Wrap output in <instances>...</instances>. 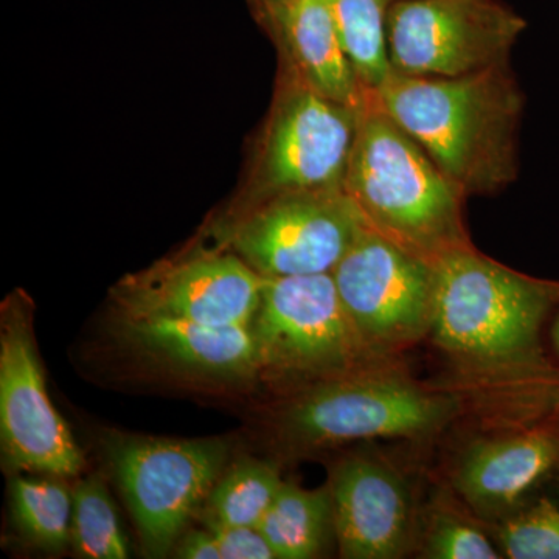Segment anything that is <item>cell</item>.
Segmentation results:
<instances>
[{
    "mask_svg": "<svg viewBox=\"0 0 559 559\" xmlns=\"http://www.w3.org/2000/svg\"><path fill=\"white\" fill-rule=\"evenodd\" d=\"M370 94L463 193L516 178L522 95L506 64L454 79L393 72Z\"/></svg>",
    "mask_w": 559,
    "mask_h": 559,
    "instance_id": "6da1fadb",
    "label": "cell"
},
{
    "mask_svg": "<svg viewBox=\"0 0 559 559\" xmlns=\"http://www.w3.org/2000/svg\"><path fill=\"white\" fill-rule=\"evenodd\" d=\"M436 263L429 336L452 359L477 371H540L539 331L558 283L518 274L473 248Z\"/></svg>",
    "mask_w": 559,
    "mask_h": 559,
    "instance_id": "7a4b0ae2",
    "label": "cell"
},
{
    "mask_svg": "<svg viewBox=\"0 0 559 559\" xmlns=\"http://www.w3.org/2000/svg\"><path fill=\"white\" fill-rule=\"evenodd\" d=\"M344 189L371 229L436 261L471 248L466 197L367 92L349 154Z\"/></svg>",
    "mask_w": 559,
    "mask_h": 559,
    "instance_id": "3957f363",
    "label": "cell"
},
{
    "mask_svg": "<svg viewBox=\"0 0 559 559\" xmlns=\"http://www.w3.org/2000/svg\"><path fill=\"white\" fill-rule=\"evenodd\" d=\"M457 400L406 377L360 369L326 378L290 401L280 433L290 447L325 448L347 441L423 439L450 425Z\"/></svg>",
    "mask_w": 559,
    "mask_h": 559,
    "instance_id": "277c9868",
    "label": "cell"
},
{
    "mask_svg": "<svg viewBox=\"0 0 559 559\" xmlns=\"http://www.w3.org/2000/svg\"><path fill=\"white\" fill-rule=\"evenodd\" d=\"M253 337L260 369L280 377H340L377 359L344 310L333 274L264 277Z\"/></svg>",
    "mask_w": 559,
    "mask_h": 559,
    "instance_id": "5b68a950",
    "label": "cell"
},
{
    "mask_svg": "<svg viewBox=\"0 0 559 559\" xmlns=\"http://www.w3.org/2000/svg\"><path fill=\"white\" fill-rule=\"evenodd\" d=\"M227 451L221 440L120 437L109 444L114 476L150 557L175 549L223 476Z\"/></svg>",
    "mask_w": 559,
    "mask_h": 559,
    "instance_id": "8992f818",
    "label": "cell"
},
{
    "mask_svg": "<svg viewBox=\"0 0 559 559\" xmlns=\"http://www.w3.org/2000/svg\"><path fill=\"white\" fill-rule=\"evenodd\" d=\"M333 274L360 342L380 358L429 336L436 263L367 229Z\"/></svg>",
    "mask_w": 559,
    "mask_h": 559,
    "instance_id": "52a82bcc",
    "label": "cell"
},
{
    "mask_svg": "<svg viewBox=\"0 0 559 559\" xmlns=\"http://www.w3.org/2000/svg\"><path fill=\"white\" fill-rule=\"evenodd\" d=\"M525 25L499 0H396L388 10L390 61L403 75H469L506 64Z\"/></svg>",
    "mask_w": 559,
    "mask_h": 559,
    "instance_id": "ba28073f",
    "label": "cell"
},
{
    "mask_svg": "<svg viewBox=\"0 0 559 559\" xmlns=\"http://www.w3.org/2000/svg\"><path fill=\"white\" fill-rule=\"evenodd\" d=\"M369 227L344 187L293 191L260 202L230 245L263 277L330 274Z\"/></svg>",
    "mask_w": 559,
    "mask_h": 559,
    "instance_id": "9c48e42d",
    "label": "cell"
},
{
    "mask_svg": "<svg viewBox=\"0 0 559 559\" xmlns=\"http://www.w3.org/2000/svg\"><path fill=\"white\" fill-rule=\"evenodd\" d=\"M0 437L10 466L51 477H75L84 459L47 393L21 301L3 307L0 329Z\"/></svg>",
    "mask_w": 559,
    "mask_h": 559,
    "instance_id": "30bf717a",
    "label": "cell"
},
{
    "mask_svg": "<svg viewBox=\"0 0 559 559\" xmlns=\"http://www.w3.org/2000/svg\"><path fill=\"white\" fill-rule=\"evenodd\" d=\"M359 110L323 97L301 81L288 92L261 148L255 173L260 202L293 191L344 187Z\"/></svg>",
    "mask_w": 559,
    "mask_h": 559,
    "instance_id": "8fae6325",
    "label": "cell"
},
{
    "mask_svg": "<svg viewBox=\"0 0 559 559\" xmlns=\"http://www.w3.org/2000/svg\"><path fill=\"white\" fill-rule=\"evenodd\" d=\"M264 277L237 253L209 252L157 264L121 280L119 318H167L212 326H250Z\"/></svg>",
    "mask_w": 559,
    "mask_h": 559,
    "instance_id": "7c38bea8",
    "label": "cell"
},
{
    "mask_svg": "<svg viewBox=\"0 0 559 559\" xmlns=\"http://www.w3.org/2000/svg\"><path fill=\"white\" fill-rule=\"evenodd\" d=\"M334 536L342 558L396 559L415 544V514L406 481L389 462L356 452L330 476Z\"/></svg>",
    "mask_w": 559,
    "mask_h": 559,
    "instance_id": "4fadbf2b",
    "label": "cell"
},
{
    "mask_svg": "<svg viewBox=\"0 0 559 559\" xmlns=\"http://www.w3.org/2000/svg\"><path fill=\"white\" fill-rule=\"evenodd\" d=\"M559 462V437L538 428L481 440L463 452L452 487L485 518L509 516L518 510Z\"/></svg>",
    "mask_w": 559,
    "mask_h": 559,
    "instance_id": "5bb4252c",
    "label": "cell"
},
{
    "mask_svg": "<svg viewBox=\"0 0 559 559\" xmlns=\"http://www.w3.org/2000/svg\"><path fill=\"white\" fill-rule=\"evenodd\" d=\"M124 340L142 355L186 373L246 378L260 370L250 326H212L167 318H120Z\"/></svg>",
    "mask_w": 559,
    "mask_h": 559,
    "instance_id": "9a60e30c",
    "label": "cell"
},
{
    "mask_svg": "<svg viewBox=\"0 0 559 559\" xmlns=\"http://www.w3.org/2000/svg\"><path fill=\"white\" fill-rule=\"evenodd\" d=\"M293 58L301 83L330 100L362 108L360 86L342 50L329 0H252Z\"/></svg>",
    "mask_w": 559,
    "mask_h": 559,
    "instance_id": "2e32d148",
    "label": "cell"
},
{
    "mask_svg": "<svg viewBox=\"0 0 559 559\" xmlns=\"http://www.w3.org/2000/svg\"><path fill=\"white\" fill-rule=\"evenodd\" d=\"M259 528L275 558L318 557L334 533L329 487L304 489L283 481Z\"/></svg>",
    "mask_w": 559,
    "mask_h": 559,
    "instance_id": "e0dca14e",
    "label": "cell"
},
{
    "mask_svg": "<svg viewBox=\"0 0 559 559\" xmlns=\"http://www.w3.org/2000/svg\"><path fill=\"white\" fill-rule=\"evenodd\" d=\"M342 50L366 92L395 72L390 61L388 0H329Z\"/></svg>",
    "mask_w": 559,
    "mask_h": 559,
    "instance_id": "ac0fdd59",
    "label": "cell"
},
{
    "mask_svg": "<svg viewBox=\"0 0 559 559\" xmlns=\"http://www.w3.org/2000/svg\"><path fill=\"white\" fill-rule=\"evenodd\" d=\"M283 480L277 466L245 460L224 473L202 509L204 524L259 527Z\"/></svg>",
    "mask_w": 559,
    "mask_h": 559,
    "instance_id": "d6986e66",
    "label": "cell"
},
{
    "mask_svg": "<svg viewBox=\"0 0 559 559\" xmlns=\"http://www.w3.org/2000/svg\"><path fill=\"white\" fill-rule=\"evenodd\" d=\"M10 496L14 521L25 538L40 549H64L73 513V496L64 484L20 477L11 484Z\"/></svg>",
    "mask_w": 559,
    "mask_h": 559,
    "instance_id": "ffe728a7",
    "label": "cell"
},
{
    "mask_svg": "<svg viewBox=\"0 0 559 559\" xmlns=\"http://www.w3.org/2000/svg\"><path fill=\"white\" fill-rule=\"evenodd\" d=\"M73 513L70 543L81 558L124 559L130 557L114 500L97 476L79 481L72 491Z\"/></svg>",
    "mask_w": 559,
    "mask_h": 559,
    "instance_id": "44dd1931",
    "label": "cell"
},
{
    "mask_svg": "<svg viewBox=\"0 0 559 559\" xmlns=\"http://www.w3.org/2000/svg\"><path fill=\"white\" fill-rule=\"evenodd\" d=\"M499 554L479 522L471 520L447 500H436L426 513L423 558L498 559L502 557Z\"/></svg>",
    "mask_w": 559,
    "mask_h": 559,
    "instance_id": "7402d4cb",
    "label": "cell"
},
{
    "mask_svg": "<svg viewBox=\"0 0 559 559\" xmlns=\"http://www.w3.org/2000/svg\"><path fill=\"white\" fill-rule=\"evenodd\" d=\"M500 551L510 559H559V509L543 498L500 520Z\"/></svg>",
    "mask_w": 559,
    "mask_h": 559,
    "instance_id": "603a6c76",
    "label": "cell"
},
{
    "mask_svg": "<svg viewBox=\"0 0 559 559\" xmlns=\"http://www.w3.org/2000/svg\"><path fill=\"white\" fill-rule=\"evenodd\" d=\"M205 527L218 543L223 559H274L270 543L259 527H240L210 522Z\"/></svg>",
    "mask_w": 559,
    "mask_h": 559,
    "instance_id": "cb8c5ba5",
    "label": "cell"
},
{
    "mask_svg": "<svg viewBox=\"0 0 559 559\" xmlns=\"http://www.w3.org/2000/svg\"><path fill=\"white\" fill-rule=\"evenodd\" d=\"M175 554L183 559H223L218 543L209 528L186 533L176 543Z\"/></svg>",
    "mask_w": 559,
    "mask_h": 559,
    "instance_id": "d4e9b609",
    "label": "cell"
},
{
    "mask_svg": "<svg viewBox=\"0 0 559 559\" xmlns=\"http://www.w3.org/2000/svg\"><path fill=\"white\" fill-rule=\"evenodd\" d=\"M551 341H554V347L559 355V314L557 322H555L554 330H551Z\"/></svg>",
    "mask_w": 559,
    "mask_h": 559,
    "instance_id": "484cf974",
    "label": "cell"
},
{
    "mask_svg": "<svg viewBox=\"0 0 559 559\" xmlns=\"http://www.w3.org/2000/svg\"><path fill=\"white\" fill-rule=\"evenodd\" d=\"M389 3L396 2V0H388Z\"/></svg>",
    "mask_w": 559,
    "mask_h": 559,
    "instance_id": "4316f807",
    "label": "cell"
}]
</instances>
